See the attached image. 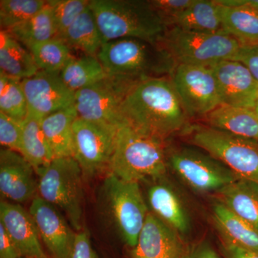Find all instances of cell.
<instances>
[{"instance_id":"cell-1","label":"cell","mask_w":258,"mask_h":258,"mask_svg":"<svg viewBox=\"0 0 258 258\" xmlns=\"http://www.w3.org/2000/svg\"><path fill=\"white\" fill-rule=\"evenodd\" d=\"M125 125L164 142L186 128L188 115L171 79L152 78L134 86L120 110Z\"/></svg>"},{"instance_id":"cell-2","label":"cell","mask_w":258,"mask_h":258,"mask_svg":"<svg viewBox=\"0 0 258 258\" xmlns=\"http://www.w3.org/2000/svg\"><path fill=\"white\" fill-rule=\"evenodd\" d=\"M103 44L122 38H135L159 45L167 30L149 1L91 0Z\"/></svg>"},{"instance_id":"cell-3","label":"cell","mask_w":258,"mask_h":258,"mask_svg":"<svg viewBox=\"0 0 258 258\" xmlns=\"http://www.w3.org/2000/svg\"><path fill=\"white\" fill-rule=\"evenodd\" d=\"M163 141L124 125L117 132L108 173L123 181L158 179L167 171Z\"/></svg>"},{"instance_id":"cell-4","label":"cell","mask_w":258,"mask_h":258,"mask_svg":"<svg viewBox=\"0 0 258 258\" xmlns=\"http://www.w3.org/2000/svg\"><path fill=\"white\" fill-rule=\"evenodd\" d=\"M97 57L107 76L140 82L171 74L174 62L161 45L135 38L103 44Z\"/></svg>"},{"instance_id":"cell-5","label":"cell","mask_w":258,"mask_h":258,"mask_svg":"<svg viewBox=\"0 0 258 258\" xmlns=\"http://www.w3.org/2000/svg\"><path fill=\"white\" fill-rule=\"evenodd\" d=\"M37 196L53 205L67 217L76 232L83 230L82 169L74 157L54 158L37 172Z\"/></svg>"},{"instance_id":"cell-6","label":"cell","mask_w":258,"mask_h":258,"mask_svg":"<svg viewBox=\"0 0 258 258\" xmlns=\"http://www.w3.org/2000/svg\"><path fill=\"white\" fill-rule=\"evenodd\" d=\"M159 45L174 64L211 68L222 61L234 60L241 45L230 35L167 28Z\"/></svg>"},{"instance_id":"cell-7","label":"cell","mask_w":258,"mask_h":258,"mask_svg":"<svg viewBox=\"0 0 258 258\" xmlns=\"http://www.w3.org/2000/svg\"><path fill=\"white\" fill-rule=\"evenodd\" d=\"M188 142L220 161L240 179L258 183V141L209 125H194Z\"/></svg>"},{"instance_id":"cell-8","label":"cell","mask_w":258,"mask_h":258,"mask_svg":"<svg viewBox=\"0 0 258 258\" xmlns=\"http://www.w3.org/2000/svg\"><path fill=\"white\" fill-rule=\"evenodd\" d=\"M103 208L118 235L131 249L138 242L149 211L138 182L108 173L101 189Z\"/></svg>"},{"instance_id":"cell-9","label":"cell","mask_w":258,"mask_h":258,"mask_svg":"<svg viewBox=\"0 0 258 258\" xmlns=\"http://www.w3.org/2000/svg\"><path fill=\"white\" fill-rule=\"evenodd\" d=\"M138 83L107 76L92 86L78 91L75 93L74 101L78 118L118 130L125 125L120 106L130 90Z\"/></svg>"},{"instance_id":"cell-10","label":"cell","mask_w":258,"mask_h":258,"mask_svg":"<svg viewBox=\"0 0 258 258\" xmlns=\"http://www.w3.org/2000/svg\"><path fill=\"white\" fill-rule=\"evenodd\" d=\"M166 154L168 165L198 192L217 193L239 179L235 173L208 153L179 148Z\"/></svg>"},{"instance_id":"cell-11","label":"cell","mask_w":258,"mask_h":258,"mask_svg":"<svg viewBox=\"0 0 258 258\" xmlns=\"http://www.w3.org/2000/svg\"><path fill=\"white\" fill-rule=\"evenodd\" d=\"M170 79L189 116H206L222 104L216 78L211 68L175 64Z\"/></svg>"},{"instance_id":"cell-12","label":"cell","mask_w":258,"mask_h":258,"mask_svg":"<svg viewBox=\"0 0 258 258\" xmlns=\"http://www.w3.org/2000/svg\"><path fill=\"white\" fill-rule=\"evenodd\" d=\"M74 156L83 176L92 177L108 169L118 130L77 118L74 123Z\"/></svg>"},{"instance_id":"cell-13","label":"cell","mask_w":258,"mask_h":258,"mask_svg":"<svg viewBox=\"0 0 258 258\" xmlns=\"http://www.w3.org/2000/svg\"><path fill=\"white\" fill-rule=\"evenodd\" d=\"M21 82L29 113L44 118L74 105L75 92L64 84L60 73L39 71Z\"/></svg>"},{"instance_id":"cell-14","label":"cell","mask_w":258,"mask_h":258,"mask_svg":"<svg viewBox=\"0 0 258 258\" xmlns=\"http://www.w3.org/2000/svg\"><path fill=\"white\" fill-rule=\"evenodd\" d=\"M29 212L40 239L52 257H71L77 232L62 212L38 196L31 202Z\"/></svg>"},{"instance_id":"cell-15","label":"cell","mask_w":258,"mask_h":258,"mask_svg":"<svg viewBox=\"0 0 258 258\" xmlns=\"http://www.w3.org/2000/svg\"><path fill=\"white\" fill-rule=\"evenodd\" d=\"M190 247L183 236L149 212L131 258H186Z\"/></svg>"},{"instance_id":"cell-16","label":"cell","mask_w":258,"mask_h":258,"mask_svg":"<svg viewBox=\"0 0 258 258\" xmlns=\"http://www.w3.org/2000/svg\"><path fill=\"white\" fill-rule=\"evenodd\" d=\"M36 176L33 166L21 154L2 148L0 192L3 198L19 205L32 202L38 191V177Z\"/></svg>"},{"instance_id":"cell-17","label":"cell","mask_w":258,"mask_h":258,"mask_svg":"<svg viewBox=\"0 0 258 258\" xmlns=\"http://www.w3.org/2000/svg\"><path fill=\"white\" fill-rule=\"evenodd\" d=\"M211 69L216 78L222 104L253 108L258 83L244 64L228 60L219 62Z\"/></svg>"},{"instance_id":"cell-18","label":"cell","mask_w":258,"mask_h":258,"mask_svg":"<svg viewBox=\"0 0 258 258\" xmlns=\"http://www.w3.org/2000/svg\"><path fill=\"white\" fill-rule=\"evenodd\" d=\"M0 224L4 227L22 258H47L30 212L19 204L2 200Z\"/></svg>"},{"instance_id":"cell-19","label":"cell","mask_w":258,"mask_h":258,"mask_svg":"<svg viewBox=\"0 0 258 258\" xmlns=\"http://www.w3.org/2000/svg\"><path fill=\"white\" fill-rule=\"evenodd\" d=\"M222 30L242 45L258 44V10L244 0H216Z\"/></svg>"},{"instance_id":"cell-20","label":"cell","mask_w":258,"mask_h":258,"mask_svg":"<svg viewBox=\"0 0 258 258\" xmlns=\"http://www.w3.org/2000/svg\"><path fill=\"white\" fill-rule=\"evenodd\" d=\"M148 201L152 213L179 235H186L191 225L187 210L179 195L170 186L159 183L151 186Z\"/></svg>"},{"instance_id":"cell-21","label":"cell","mask_w":258,"mask_h":258,"mask_svg":"<svg viewBox=\"0 0 258 258\" xmlns=\"http://www.w3.org/2000/svg\"><path fill=\"white\" fill-rule=\"evenodd\" d=\"M216 194L217 201L258 230V183L239 178Z\"/></svg>"},{"instance_id":"cell-22","label":"cell","mask_w":258,"mask_h":258,"mask_svg":"<svg viewBox=\"0 0 258 258\" xmlns=\"http://www.w3.org/2000/svg\"><path fill=\"white\" fill-rule=\"evenodd\" d=\"M205 117L209 126L258 141V114L252 108L221 104Z\"/></svg>"},{"instance_id":"cell-23","label":"cell","mask_w":258,"mask_h":258,"mask_svg":"<svg viewBox=\"0 0 258 258\" xmlns=\"http://www.w3.org/2000/svg\"><path fill=\"white\" fill-rule=\"evenodd\" d=\"M78 118L75 105L47 115L42 119L44 134L54 158L74 156V123Z\"/></svg>"},{"instance_id":"cell-24","label":"cell","mask_w":258,"mask_h":258,"mask_svg":"<svg viewBox=\"0 0 258 258\" xmlns=\"http://www.w3.org/2000/svg\"><path fill=\"white\" fill-rule=\"evenodd\" d=\"M166 25L167 28H177L187 31L224 32L216 0H195L189 7L171 18Z\"/></svg>"},{"instance_id":"cell-25","label":"cell","mask_w":258,"mask_h":258,"mask_svg":"<svg viewBox=\"0 0 258 258\" xmlns=\"http://www.w3.org/2000/svg\"><path fill=\"white\" fill-rule=\"evenodd\" d=\"M212 213L219 235L240 247L258 252V230L250 224L218 201L214 204Z\"/></svg>"},{"instance_id":"cell-26","label":"cell","mask_w":258,"mask_h":258,"mask_svg":"<svg viewBox=\"0 0 258 258\" xmlns=\"http://www.w3.org/2000/svg\"><path fill=\"white\" fill-rule=\"evenodd\" d=\"M30 51L8 32H0V72L9 77L23 80L38 72Z\"/></svg>"},{"instance_id":"cell-27","label":"cell","mask_w":258,"mask_h":258,"mask_svg":"<svg viewBox=\"0 0 258 258\" xmlns=\"http://www.w3.org/2000/svg\"><path fill=\"white\" fill-rule=\"evenodd\" d=\"M57 38L63 40L71 50L81 51L86 55H97L103 42L90 5Z\"/></svg>"},{"instance_id":"cell-28","label":"cell","mask_w":258,"mask_h":258,"mask_svg":"<svg viewBox=\"0 0 258 258\" xmlns=\"http://www.w3.org/2000/svg\"><path fill=\"white\" fill-rule=\"evenodd\" d=\"M43 118L29 113L23 120L21 154L33 166L37 174L50 164L53 154L42 130Z\"/></svg>"},{"instance_id":"cell-29","label":"cell","mask_w":258,"mask_h":258,"mask_svg":"<svg viewBox=\"0 0 258 258\" xmlns=\"http://www.w3.org/2000/svg\"><path fill=\"white\" fill-rule=\"evenodd\" d=\"M64 84L74 92L92 86L106 78L104 69L96 55L73 57L60 72Z\"/></svg>"},{"instance_id":"cell-30","label":"cell","mask_w":258,"mask_h":258,"mask_svg":"<svg viewBox=\"0 0 258 258\" xmlns=\"http://www.w3.org/2000/svg\"><path fill=\"white\" fill-rule=\"evenodd\" d=\"M23 46L30 50L57 35L52 10L47 4L36 15L11 30L6 31Z\"/></svg>"},{"instance_id":"cell-31","label":"cell","mask_w":258,"mask_h":258,"mask_svg":"<svg viewBox=\"0 0 258 258\" xmlns=\"http://www.w3.org/2000/svg\"><path fill=\"white\" fill-rule=\"evenodd\" d=\"M39 71L60 73L74 57L71 49L60 38L55 37L35 45L29 50Z\"/></svg>"},{"instance_id":"cell-32","label":"cell","mask_w":258,"mask_h":258,"mask_svg":"<svg viewBox=\"0 0 258 258\" xmlns=\"http://www.w3.org/2000/svg\"><path fill=\"white\" fill-rule=\"evenodd\" d=\"M21 81L0 72V112L22 123L28 106Z\"/></svg>"},{"instance_id":"cell-33","label":"cell","mask_w":258,"mask_h":258,"mask_svg":"<svg viewBox=\"0 0 258 258\" xmlns=\"http://www.w3.org/2000/svg\"><path fill=\"white\" fill-rule=\"evenodd\" d=\"M47 4L45 0H1L0 26L8 31L28 21Z\"/></svg>"},{"instance_id":"cell-34","label":"cell","mask_w":258,"mask_h":258,"mask_svg":"<svg viewBox=\"0 0 258 258\" xmlns=\"http://www.w3.org/2000/svg\"><path fill=\"white\" fill-rule=\"evenodd\" d=\"M57 35L59 37L90 5L88 0H49Z\"/></svg>"},{"instance_id":"cell-35","label":"cell","mask_w":258,"mask_h":258,"mask_svg":"<svg viewBox=\"0 0 258 258\" xmlns=\"http://www.w3.org/2000/svg\"><path fill=\"white\" fill-rule=\"evenodd\" d=\"M23 122L10 118L0 112V143L5 149L21 154Z\"/></svg>"},{"instance_id":"cell-36","label":"cell","mask_w":258,"mask_h":258,"mask_svg":"<svg viewBox=\"0 0 258 258\" xmlns=\"http://www.w3.org/2000/svg\"><path fill=\"white\" fill-rule=\"evenodd\" d=\"M194 1L195 0H151L149 2L166 25L171 18L189 7Z\"/></svg>"},{"instance_id":"cell-37","label":"cell","mask_w":258,"mask_h":258,"mask_svg":"<svg viewBox=\"0 0 258 258\" xmlns=\"http://www.w3.org/2000/svg\"><path fill=\"white\" fill-rule=\"evenodd\" d=\"M219 250L222 258H258V252L240 247L219 235Z\"/></svg>"},{"instance_id":"cell-38","label":"cell","mask_w":258,"mask_h":258,"mask_svg":"<svg viewBox=\"0 0 258 258\" xmlns=\"http://www.w3.org/2000/svg\"><path fill=\"white\" fill-rule=\"evenodd\" d=\"M70 258H98L96 251L93 248L89 232L86 229L77 232Z\"/></svg>"},{"instance_id":"cell-39","label":"cell","mask_w":258,"mask_h":258,"mask_svg":"<svg viewBox=\"0 0 258 258\" xmlns=\"http://www.w3.org/2000/svg\"><path fill=\"white\" fill-rule=\"evenodd\" d=\"M234 60L244 64L258 83V44L241 45Z\"/></svg>"},{"instance_id":"cell-40","label":"cell","mask_w":258,"mask_h":258,"mask_svg":"<svg viewBox=\"0 0 258 258\" xmlns=\"http://www.w3.org/2000/svg\"><path fill=\"white\" fill-rule=\"evenodd\" d=\"M186 258H222L209 241L203 240L191 244Z\"/></svg>"},{"instance_id":"cell-41","label":"cell","mask_w":258,"mask_h":258,"mask_svg":"<svg viewBox=\"0 0 258 258\" xmlns=\"http://www.w3.org/2000/svg\"><path fill=\"white\" fill-rule=\"evenodd\" d=\"M16 245L0 224V258H20Z\"/></svg>"},{"instance_id":"cell-42","label":"cell","mask_w":258,"mask_h":258,"mask_svg":"<svg viewBox=\"0 0 258 258\" xmlns=\"http://www.w3.org/2000/svg\"><path fill=\"white\" fill-rule=\"evenodd\" d=\"M247 5L258 10V0H244Z\"/></svg>"},{"instance_id":"cell-43","label":"cell","mask_w":258,"mask_h":258,"mask_svg":"<svg viewBox=\"0 0 258 258\" xmlns=\"http://www.w3.org/2000/svg\"><path fill=\"white\" fill-rule=\"evenodd\" d=\"M252 109L254 110V111L256 112V113L258 114V94L257 96V98H256L255 100V103H254V107Z\"/></svg>"},{"instance_id":"cell-44","label":"cell","mask_w":258,"mask_h":258,"mask_svg":"<svg viewBox=\"0 0 258 258\" xmlns=\"http://www.w3.org/2000/svg\"><path fill=\"white\" fill-rule=\"evenodd\" d=\"M20 258H22V257H20Z\"/></svg>"}]
</instances>
